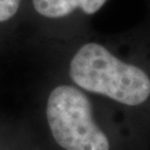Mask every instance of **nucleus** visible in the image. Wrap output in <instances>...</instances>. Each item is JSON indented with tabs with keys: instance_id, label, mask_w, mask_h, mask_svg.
<instances>
[{
	"instance_id": "obj_1",
	"label": "nucleus",
	"mask_w": 150,
	"mask_h": 150,
	"mask_svg": "<svg viewBox=\"0 0 150 150\" xmlns=\"http://www.w3.org/2000/svg\"><path fill=\"white\" fill-rule=\"evenodd\" d=\"M69 74L79 89L127 107H139L150 99L148 71L120 59L100 43L82 45L70 61Z\"/></svg>"
},
{
	"instance_id": "obj_2",
	"label": "nucleus",
	"mask_w": 150,
	"mask_h": 150,
	"mask_svg": "<svg viewBox=\"0 0 150 150\" xmlns=\"http://www.w3.org/2000/svg\"><path fill=\"white\" fill-rule=\"evenodd\" d=\"M46 115L56 142L64 150H110L107 134L93 119L87 95L69 85L50 92Z\"/></svg>"
},
{
	"instance_id": "obj_3",
	"label": "nucleus",
	"mask_w": 150,
	"mask_h": 150,
	"mask_svg": "<svg viewBox=\"0 0 150 150\" xmlns=\"http://www.w3.org/2000/svg\"><path fill=\"white\" fill-rule=\"evenodd\" d=\"M108 0H32L33 8L39 15L58 19L80 9L86 15H93L101 9Z\"/></svg>"
},
{
	"instance_id": "obj_4",
	"label": "nucleus",
	"mask_w": 150,
	"mask_h": 150,
	"mask_svg": "<svg viewBox=\"0 0 150 150\" xmlns=\"http://www.w3.org/2000/svg\"><path fill=\"white\" fill-rule=\"evenodd\" d=\"M21 0H0V22L7 21L16 15Z\"/></svg>"
}]
</instances>
